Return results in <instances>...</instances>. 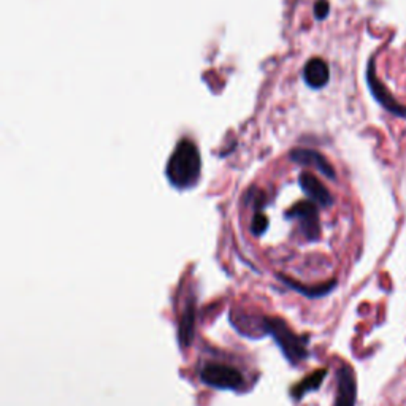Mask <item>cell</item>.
Returning <instances> with one entry per match:
<instances>
[{"label": "cell", "mask_w": 406, "mask_h": 406, "mask_svg": "<svg viewBox=\"0 0 406 406\" xmlns=\"http://www.w3.org/2000/svg\"><path fill=\"white\" fill-rule=\"evenodd\" d=\"M200 167H202V162H200L196 145L189 140H183L175 149L167 165L168 179L175 187L186 189V187L196 184L200 177Z\"/></svg>", "instance_id": "6da1fadb"}, {"label": "cell", "mask_w": 406, "mask_h": 406, "mask_svg": "<svg viewBox=\"0 0 406 406\" xmlns=\"http://www.w3.org/2000/svg\"><path fill=\"white\" fill-rule=\"evenodd\" d=\"M264 329L267 334H270L277 345L283 351L284 357L291 362V364H298L300 360L307 359L308 349L305 338L293 334L289 326L279 317H265Z\"/></svg>", "instance_id": "7a4b0ae2"}, {"label": "cell", "mask_w": 406, "mask_h": 406, "mask_svg": "<svg viewBox=\"0 0 406 406\" xmlns=\"http://www.w3.org/2000/svg\"><path fill=\"white\" fill-rule=\"evenodd\" d=\"M200 378L207 386L221 391H240L245 384V378L236 368L217 362L205 364L200 370Z\"/></svg>", "instance_id": "3957f363"}, {"label": "cell", "mask_w": 406, "mask_h": 406, "mask_svg": "<svg viewBox=\"0 0 406 406\" xmlns=\"http://www.w3.org/2000/svg\"><path fill=\"white\" fill-rule=\"evenodd\" d=\"M367 81L372 89L373 97L376 99V102L381 105V107L386 108L389 113L395 115L398 118H406V107H403L402 103L397 102L395 97H393L389 92V89L381 83L379 78L376 77V72H374V68H373V61L370 62V65H368Z\"/></svg>", "instance_id": "277c9868"}, {"label": "cell", "mask_w": 406, "mask_h": 406, "mask_svg": "<svg viewBox=\"0 0 406 406\" xmlns=\"http://www.w3.org/2000/svg\"><path fill=\"white\" fill-rule=\"evenodd\" d=\"M355 386L354 373L349 365H343L336 374V398L334 406H355Z\"/></svg>", "instance_id": "5b68a950"}, {"label": "cell", "mask_w": 406, "mask_h": 406, "mask_svg": "<svg viewBox=\"0 0 406 406\" xmlns=\"http://www.w3.org/2000/svg\"><path fill=\"white\" fill-rule=\"evenodd\" d=\"M303 78L311 87H324L329 83L330 78L329 65L322 59H311L305 65Z\"/></svg>", "instance_id": "8992f818"}, {"label": "cell", "mask_w": 406, "mask_h": 406, "mask_svg": "<svg viewBox=\"0 0 406 406\" xmlns=\"http://www.w3.org/2000/svg\"><path fill=\"white\" fill-rule=\"evenodd\" d=\"M194 324H196V307H194V303H187L183 317H181L179 321V330H178L181 346H189L192 343Z\"/></svg>", "instance_id": "52a82bcc"}, {"label": "cell", "mask_w": 406, "mask_h": 406, "mask_svg": "<svg viewBox=\"0 0 406 406\" xmlns=\"http://www.w3.org/2000/svg\"><path fill=\"white\" fill-rule=\"evenodd\" d=\"M326 374H327L326 370H319V372H315L313 374H310L308 378H305L302 383L293 387L292 395L296 397V398H302L307 392L316 391L317 387L322 384V379L326 378Z\"/></svg>", "instance_id": "ba28073f"}, {"label": "cell", "mask_w": 406, "mask_h": 406, "mask_svg": "<svg viewBox=\"0 0 406 406\" xmlns=\"http://www.w3.org/2000/svg\"><path fill=\"white\" fill-rule=\"evenodd\" d=\"M281 278H283L284 283H286L287 286H289V287H292V289L302 292V293H305V296H308V297H321V296H326V293L332 291V287L335 286V283H329V284H324V286H319V287H315V289H310V287L300 286V284L293 283V281L287 279V278H284V277H281Z\"/></svg>", "instance_id": "9c48e42d"}, {"label": "cell", "mask_w": 406, "mask_h": 406, "mask_svg": "<svg viewBox=\"0 0 406 406\" xmlns=\"http://www.w3.org/2000/svg\"><path fill=\"white\" fill-rule=\"evenodd\" d=\"M315 13H316L317 18H326V16H327V13H329V4H327V0H319V2H317Z\"/></svg>", "instance_id": "30bf717a"}]
</instances>
